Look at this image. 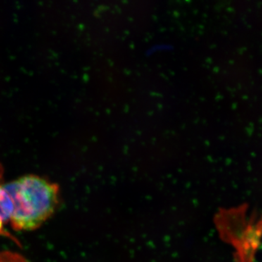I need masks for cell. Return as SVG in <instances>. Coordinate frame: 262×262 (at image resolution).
<instances>
[{
    "instance_id": "4",
    "label": "cell",
    "mask_w": 262,
    "mask_h": 262,
    "mask_svg": "<svg viewBox=\"0 0 262 262\" xmlns=\"http://www.w3.org/2000/svg\"><path fill=\"white\" fill-rule=\"evenodd\" d=\"M4 169H3V165L0 163V187L4 184Z\"/></svg>"
},
{
    "instance_id": "3",
    "label": "cell",
    "mask_w": 262,
    "mask_h": 262,
    "mask_svg": "<svg viewBox=\"0 0 262 262\" xmlns=\"http://www.w3.org/2000/svg\"><path fill=\"white\" fill-rule=\"evenodd\" d=\"M0 262H30L20 253L12 251H0Z\"/></svg>"
},
{
    "instance_id": "2",
    "label": "cell",
    "mask_w": 262,
    "mask_h": 262,
    "mask_svg": "<svg viewBox=\"0 0 262 262\" xmlns=\"http://www.w3.org/2000/svg\"><path fill=\"white\" fill-rule=\"evenodd\" d=\"M248 207L224 211L216 220L222 238L235 249V262H254L262 241V212L248 217Z\"/></svg>"
},
{
    "instance_id": "1",
    "label": "cell",
    "mask_w": 262,
    "mask_h": 262,
    "mask_svg": "<svg viewBox=\"0 0 262 262\" xmlns=\"http://www.w3.org/2000/svg\"><path fill=\"white\" fill-rule=\"evenodd\" d=\"M60 187L36 175H27L0 187V235L9 223L15 231L35 230L59 204Z\"/></svg>"
}]
</instances>
